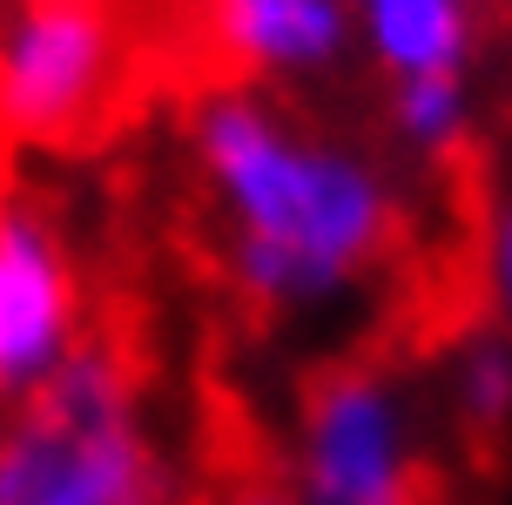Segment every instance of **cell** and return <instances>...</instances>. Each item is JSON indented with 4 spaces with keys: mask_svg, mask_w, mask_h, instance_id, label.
<instances>
[{
    "mask_svg": "<svg viewBox=\"0 0 512 505\" xmlns=\"http://www.w3.org/2000/svg\"><path fill=\"white\" fill-rule=\"evenodd\" d=\"M196 162L230 216V283L256 310H297L391 250V202L358 155L297 135L243 88L196 101Z\"/></svg>",
    "mask_w": 512,
    "mask_h": 505,
    "instance_id": "cell-1",
    "label": "cell"
},
{
    "mask_svg": "<svg viewBox=\"0 0 512 505\" xmlns=\"http://www.w3.org/2000/svg\"><path fill=\"white\" fill-rule=\"evenodd\" d=\"M0 505H169V472L115 344L81 337L75 357L0 418Z\"/></svg>",
    "mask_w": 512,
    "mask_h": 505,
    "instance_id": "cell-2",
    "label": "cell"
},
{
    "mask_svg": "<svg viewBox=\"0 0 512 505\" xmlns=\"http://www.w3.org/2000/svg\"><path fill=\"white\" fill-rule=\"evenodd\" d=\"M128 81V34L102 0H21L0 21V135L75 149Z\"/></svg>",
    "mask_w": 512,
    "mask_h": 505,
    "instance_id": "cell-3",
    "label": "cell"
},
{
    "mask_svg": "<svg viewBox=\"0 0 512 505\" xmlns=\"http://www.w3.org/2000/svg\"><path fill=\"white\" fill-rule=\"evenodd\" d=\"M310 505H438V472L405 445V418L378 364H331L304 391Z\"/></svg>",
    "mask_w": 512,
    "mask_h": 505,
    "instance_id": "cell-4",
    "label": "cell"
},
{
    "mask_svg": "<svg viewBox=\"0 0 512 505\" xmlns=\"http://www.w3.org/2000/svg\"><path fill=\"white\" fill-rule=\"evenodd\" d=\"M81 283L75 263L27 202H0V391L21 404L75 357Z\"/></svg>",
    "mask_w": 512,
    "mask_h": 505,
    "instance_id": "cell-5",
    "label": "cell"
},
{
    "mask_svg": "<svg viewBox=\"0 0 512 505\" xmlns=\"http://www.w3.org/2000/svg\"><path fill=\"white\" fill-rule=\"evenodd\" d=\"M196 48L230 81L310 75L344 48V0H196Z\"/></svg>",
    "mask_w": 512,
    "mask_h": 505,
    "instance_id": "cell-6",
    "label": "cell"
},
{
    "mask_svg": "<svg viewBox=\"0 0 512 505\" xmlns=\"http://www.w3.org/2000/svg\"><path fill=\"white\" fill-rule=\"evenodd\" d=\"M371 41L398 75H445L465 48V7L459 0H364Z\"/></svg>",
    "mask_w": 512,
    "mask_h": 505,
    "instance_id": "cell-7",
    "label": "cell"
},
{
    "mask_svg": "<svg viewBox=\"0 0 512 505\" xmlns=\"http://www.w3.org/2000/svg\"><path fill=\"white\" fill-rule=\"evenodd\" d=\"M391 108H398V128L418 135L425 149H452V128H459V81H452V68L445 75H405Z\"/></svg>",
    "mask_w": 512,
    "mask_h": 505,
    "instance_id": "cell-8",
    "label": "cell"
},
{
    "mask_svg": "<svg viewBox=\"0 0 512 505\" xmlns=\"http://www.w3.org/2000/svg\"><path fill=\"white\" fill-rule=\"evenodd\" d=\"M236 505H290V499H277V492H243Z\"/></svg>",
    "mask_w": 512,
    "mask_h": 505,
    "instance_id": "cell-9",
    "label": "cell"
},
{
    "mask_svg": "<svg viewBox=\"0 0 512 505\" xmlns=\"http://www.w3.org/2000/svg\"><path fill=\"white\" fill-rule=\"evenodd\" d=\"M506 277H512V236H506Z\"/></svg>",
    "mask_w": 512,
    "mask_h": 505,
    "instance_id": "cell-10",
    "label": "cell"
}]
</instances>
